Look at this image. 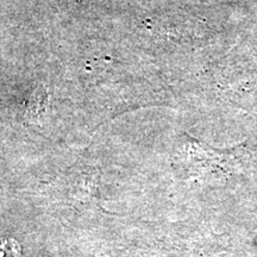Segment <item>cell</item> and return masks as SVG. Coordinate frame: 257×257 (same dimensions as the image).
<instances>
[{
    "mask_svg": "<svg viewBox=\"0 0 257 257\" xmlns=\"http://www.w3.org/2000/svg\"><path fill=\"white\" fill-rule=\"evenodd\" d=\"M0 257H21V249L12 239L0 240Z\"/></svg>",
    "mask_w": 257,
    "mask_h": 257,
    "instance_id": "6da1fadb",
    "label": "cell"
}]
</instances>
